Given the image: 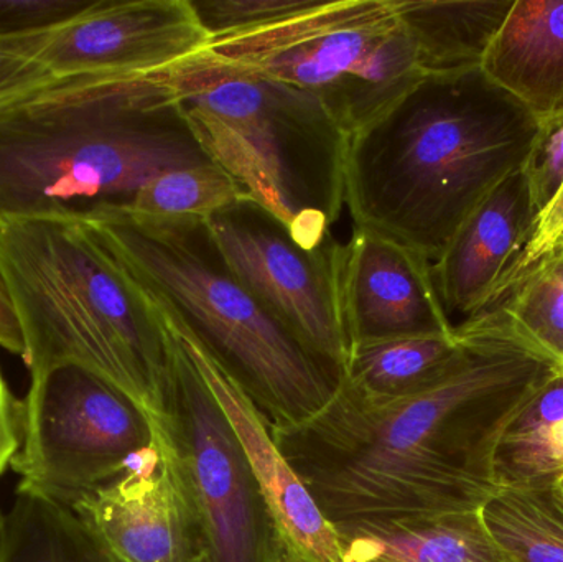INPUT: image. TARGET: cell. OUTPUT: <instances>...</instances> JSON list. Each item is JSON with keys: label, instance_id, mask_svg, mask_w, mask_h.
<instances>
[{"label": "cell", "instance_id": "17", "mask_svg": "<svg viewBox=\"0 0 563 562\" xmlns=\"http://www.w3.org/2000/svg\"><path fill=\"white\" fill-rule=\"evenodd\" d=\"M334 530L343 562H508L482 510L361 521Z\"/></svg>", "mask_w": 563, "mask_h": 562}, {"label": "cell", "instance_id": "26", "mask_svg": "<svg viewBox=\"0 0 563 562\" xmlns=\"http://www.w3.org/2000/svg\"><path fill=\"white\" fill-rule=\"evenodd\" d=\"M98 0H0V42L55 32Z\"/></svg>", "mask_w": 563, "mask_h": 562}, {"label": "cell", "instance_id": "25", "mask_svg": "<svg viewBox=\"0 0 563 562\" xmlns=\"http://www.w3.org/2000/svg\"><path fill=\"white\" fill-rule=\"evenodd\" d=\"M313 0H190L208 38L241 35L279 22L311 5Z\"/></svg>", "mask_w": 563, "mask_h": 562}, {"label": "cell", "instance_id": "23", "mask_svg": "<svg viewBox=\"0 0 563 562\" xmlns=\"http://www.w3.org/2000/svg\"><path fill=\"white\" fill-rule=\"evenodd\" d=\"M483 316L506 320L563 365V243L475 317Z\"/></svg>", "mask_w": 563, "mask_h": 562}, {"label": "cell", "instance_id": "24", "mask_svg": "<svg viewBox=\"0 0 563 562\" xmlns=\"http://www.w3.org/2000/svg\"><path fill=\"white\" fill-rule=\"evenodd\" d=\"M246 197L230 174L214 162L175 168L152 178L124 208L155 218H207Z\"/></svg>", "mask_w": 563, "mask_h": 562}, {"label": "cell", "instance_id": "33", "mask_svg": "<svg viewBox=\"0 0 563 562\" xmlns=\"http://www.w3.org/2000/svg\"><path fill=\"white\" fill-rule=\"evenodd\" d=\"M552 488H554L555 494H558V497L563 502V477L558 482V485Z\"/></svg>", "mask_w": 563, "mask_h": 562}, {"label": "cell", "instance_id": "4", "mask_svg": "<svg viewBox=\"0 0 563 562\" xmlns=\"http://www.w3.org/2000/svg\"><path fill=\"white\" fill-rule=\"evenodd\" d=\"M0 273L30 376L76 365L124 393L165 442L167 330L144 290L79 221L0 223Z\"/></svg>", "mask_w": 563, "mask_h": 562}, {"label": "cell", "instance_id": "21", "mask_svg": "<svg viewBox=\"0 0 563 562\" xmlns=\"http://www.w3.org/2000/svg\"><path fill=\"white\" fill-rule=\"evenodd\" d=\"M0 562H111L71 508L16 491L3 514Z\"/></svg>", "mask_w": 563, "mask_h": 562}, {"label": "cell", "instance_id": "18", "mask_svg": "<svg viewBox=\"0 0 563 562\" xmlns=\"http://www.w3.org/2000/svg\"><path fill=\"white\" fill-rule=\"evenodd\" d=\"M423 73L482 66L515 0H394Z\"/></svg>", "mask_w": 563, "mask_h": 562}, {"label": "cell", "instance_id": "28", "mask_svg": "<svg viewBox=\"0 0 563 562\" xmlns=\"http://www.w3.org/2000/svg\"><path fill=\"white\" fill-rule=\"evenodd\" d=\"M40 40L42 35L0 42V108L53 79L36 59Z\"/></svg>", "mask_w": 563, "mask_h": 562}, {"label": "cell", "instance_id": "3", "mask_svg": "<svg viewBox=\"0 0 563 562\" xmlns=\"http://www.w3.org/2000/svg\"><path fill=\"white\" fill-rule=\"evenodd\" d=\"M208 162L167 71L53 78L0 108V223H82Z\"/></svg>", "mask_w": 563, "mask_h": 562}, {"label": "cell", "instance_id": "34", "mask_svg": "<svg viewBox=\"0 0 563 562\" xmlns=\"http://www.w3.org/2000/svg\"><path fill=\"white\" fill-rule=\"evenodd\" d=\"M2 537H3V511L0 510V551H2Z\"/></svg>", "mask_w": 563, "mask_h": 562}, {"label": "cell", "instance_id": "30", "mask_svg": "<svg viewBox=\"0 0 563 562\" xmlns=\"http://www.w3.org/2000/svg\"><path fill=\"white\" fill-rule=\"evenodd\" d=\"M23 405L10 392L0 370V477L12 464L22 444Z\"/></svg>", "mask_w": 563, "mask_h": 562}, {"label": "cell", "instance_id": "5", "mask_svg": "<svg viewBox=\"0 0 563 562\" xmlns=\"http://www.w3.org/2000/svg\"><path fill=\"white\" fill-rule=\"evenodd\" d=\"M82 224L236 379L271 429L297 428L333 399L340 375L234 276L205 220L106 210Z\"/></svg>", "mask_w": 563, "mask_h": 562}, {"label": "cell", "instance_id": "13", "mask_svg": "<svg viewBox=\"0 0 563 562\" xmlns=\"http://www.w3.org/2000/svg\"><path fill=\"white\" fill-rule=\"evenodd\" d=\"M151 302L170 323L175 335L194 360L201 378L227 416L256 475L280 537L318 562H343L336 530L318 510L310 492L305 488L287 459L282 455L279 445L274 441L269 422L261 415L257 406L238 385L236 379L181 326L180 320L170 310L152 299Z\"/></svg>", "mask_w": 563, "mask_h": 562}, {"label": "cell", "instance_id": "6", "mask_svg": "<svg viewBox=\"0 0 563 562\" xmlns=\"http://www.w3.org/2000/svg\"><path fill=\"white\" fill-rule=\"evenodd\" d=\"M208 157L243 194L323 246L346 194L350 134L323 102L207 52L165 69Z\"/></svg>", "mask_w": 563, "mask_h": 562}, {"label": "cell", "instance_id": "27", "mask_svg": "<svg viewBox=\"0 0 563 562\" xmlns=\"http://www.w3.org/2000/svg\"><path fill=\"white\" fill-rule=\"evenodd\" d=\"M525 172L541 217L563 187V114L542 121Z\"/></svg>", "mask_w": 563, "mask_h": 562}, {"label": "cell", "instance_id": "7", "mask_svg": "<svg viewBox=\"0 0 563 562\" xmlns=\"http://www.w3.org/2000/svg\"><path fill=\"white\" fill-rule=\"evenodd\" d=\"M207 52L308 92L350 135L426 75L394 0H313L263 29L211 40Z\"/></svg>", "mask_w": 563, "mask_h": 562}, {"label": "cell", "instance_id": "10", "mask_svg": "<svg viewBox=\"0 0 563 562\" xmlns=\"http://www.w3.org/2000/svg\"><path fill=\"white\" fill-rule=\"evenodd\" d=\"M234 276L308 352L340 375L350 355L340 297L343 243L301 246L266 208L244 197L205 220Z\"/></svg>", "mask_w": 563, "mask_h": 562}, {"label": "cell", "instance_id": "12", "mask_svg": "<svg viewBox=\"0 0 563 562\" xmlns=\"http://www.w3.org/2000/svg\"><path fill=\"white\" fill-rule=\"evenodd\" d=\"M340 297L350 345L404 337H452L433 283L417 251L354 227L343 243ZM351 350V349H350Z\"/></svg>", "mask_w": 563, "mask_h": 562}, {"label": "cell", "instance_id": "32", "mask_svg": "<svg viewBox=\"0 0 563 562\" xmlns=\"http://www.w3.org/2000/svg\"><path fill=\"white\" fill-rule=\"evenodd\" d=\"M280 540L279 562H318L317 560H313V558L308 557V554H305L303 551L298 550L294 544L288 543L285 538L280 537Z\"/></svg>", "mask_w": 563, "mask_h": 562}, {"label": "cell", "instance_id": "20", "mask_svg": "<svg viewBox=\"0 0 563 562\" xmlns=\"http://www.w3.org/2000/svg\"><path fill=\"white\" fill-rule=\"evenodd\" d=\"M459 337H404L351 346L340 382L364 398H402L426 388L452 363Z\"/></svg>", "mask_w": 563, "mask_h": 562}, {"label": "cell", "instance_id": "15", "mask_svg": "<svg viewBox=\"0 0 563 562\" xmlns=\"http://www.w3.org/2000/svg\"><path fill=\"white\" fill-rule=\"evenodd\" d=\"M539 210L525 168L506 178L466 218L432 266L453 330L482 312L528 247Z\"/></svg>", "mask_w": 563, "mask_h": 562}, {"label": "cell", "instance_id": "11", "mask_svg": "<svg viewBox=\"0 0 563 562\" xmlns=\"http://www.w3.org/2000/svg\"><path fill=\"white\" fill-rule=\"evenodd\" d=\"M208 43L190 0H98L42 35L36 59L53 78L145 75L198 55Z\"/></svg>", "mask_w": 563, "mask_h": 562}, {"label": "cell", "instance_id": "1", "mask_svg": "<svg viewBox=\"0 0 563 562\" xmlns=\"http://www.w3.org/2000/svg\"><path fill=\"white\" fill-rule=\"evenodd\" d=\"M455 335L459 353L426 388L379 401L340 382L313 419L271 429L331 527L482 510L499 491L496 448L562 363L499 317Z\"/></svg>", "mask_w": 563, "mask_h": 562}, {"label": "cell", "instance_id": "9", "mask_svg": "<svg viewBox=\"0 0 563 562\" xmlns=\"http://www.w3.org/2000/svg\"><path fill=\"white\" fill-rule=\"evenodd\" d=\"M30 378L22 444L10 464L16 491L69 508L158 441L144 411L89 370L59 365Z\"/></svg>", "mask_w": 563, "mask_h": 562}, {"label": "cell", "instance_id": "14", "mask_svg": "<svg viewBox=\"0 0 563 562\" xmlns=\"http://www.w3.org/2000/svg\"><path fill=\"white\" fill-rule=\"evenodd\" d=\"M69 508L111 562H187L184 507L158 441Z\"/></svg>", "mask_w": 563, "mask_h": 562}, {"label": "cell", "instance_id": "22", "mask_svg": "<svg viewBox=\"0 0 563 562\" xmlns=\"http://www.w3.org/2000/svg\"><path fill=\"white\" fill-rule=\"evenodd\" d=\"M482 517L508 562H563V502L554 488H499Z\"/></svg>", "mask_w": 563, "mask_h": 562}, {"label": "cell", "instance_id": "8", "mask_svg": "<svg viewBox=\"0 0 563 562\" xmlns=\"http://www.w3.org/2000/svg\"><path fill=\"white\" fill-rule=\"evenodd\" d=\"M161 317L170 346L161 444L184 507L187 562H279L280 531L243 448L194 360Z\"/></svg>", "mask_w": 563, "mask_h": 562}, {"label": "cell", "instance_id": "31", "mask_svg": "<svg viewBox=\"0 0 563 562\" xmlns=\"http://www.w3.org/2000/svg\"><path fill=\"white\" fill-rule=\"evenodd\" d=\"M0 346L13 355H23L25 343H23L22 327L10 297L9 287L0 273Z\"/></svg>", "mask_w": 563, "mask_h": 562}, {"label": "cell", "instance_id": "2", "mask_svg": "<svg viewBox=\"0 0 563 562\" xmlns=\"http://www.w3.org/2000/svg\"><path fill=\"white\" fill-rule=\"evenodd\" d=\"M542 122L478 68L426 73L350 135L354 227L430 264L466 218L528 164Z\"/></svg>", "mask_w": 563, "mask_h": 562}, {"label": "cell", "instance_id": "29", "mask_svg": "<svg viewBox=\"0 0 563 562\" xmlns=\"http://www.w3.org/2000/svg\"><path fill=\"white\" fill-rule=\"evenodd\" d=\"M563 243V187L561 194L558 195L551 207L538 218L536 223L534 234H532L531 241H529L528 247L525 253L519 257L516 266L512 267L511 273L506 277L505 283L499 287L496 296L493 297L492 302H495L503 293L511 287L515 280H518L532 264L538 263L542 256L551 253L554 247ZM488 304V306H489ZM486 306V307H488Z\"/></svg>", "mask_w": 563, "mask_h": 562}, {"label": "cell", "instance_id": "16", "mask_svg": "<svg viewBox=\"0 0 563 562\" xmlns=\"http://www.w3.org/2000/svg\"><path fill=\"white\" fill-rule=\"evenodd\" d=\"M482 69L539 121L563 114V0H515Z\"/></svg>", "mask_w": 563, "mask_h": 562}, {"label": "cell", "instance_id": "19", "mask_svg": "<svg viewBox=\"0 0 563 562\" xmlns=\"http://www.w3.org/2000/svg\"><path fill=\"white\" fill-rule=\"evenodd\" d=\"M493 475L498 488H551L563 477V365L509 422Z\"/></svg>", "mask_w": 563, "mask_h": 562}]
</instances>
